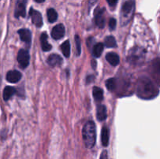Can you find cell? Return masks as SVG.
<instances>
[{"label":"cell","instance_id":"cell-1","mask_svg":"<svg viewBox=\"0 0 160 159\" xmlns=\"http://www.w3.org/2000/svg\"><path fill=\"white\" fill-rule=\"evenodd\" d=\"M137 94L142 99H152L159 94V89L148 77H141L138 83Z\"/></svg>","mask_w":160,"mask_h":159},{"label":"cell","instance_id":"cell-2","mask_svg":"<svg viewBox=\"0 0 160 159\" xmlns=\"http://www.w3.org/2000/svg\"><path fill=\"white\" fill-rule=\"evenodd\" d=\"M83 140L87 148H92L96 141V127L93 121H88L85 123L82 131Z\"/></svg>","mask_w":160,"mask_h":159},{"label":"cell","instance_id":"cell-3","mask_svg":"<svg viewBox=\"0 0 160 159\" xmlns=\"http://www.w3.org/2000/svg\"><path fill=\"white\" fill-rule=\"evenodd\" d=\"M134 9V2L133 0H128L126 2H124L122 6L121 9V18L122 20L124 19L128 20V22L131 19V15H132Z\"/></svg>","mask_w":160,"mask_h":159},{"label":"cell","instance_id":"cell-4","mask_svg":"<svg viewBox=\"0 0 160 159\" xmlns=\"http://www.w3.org/2000/svg\"><path fill=\"white\" fill-rule=\"evenodd\" d=\"M17 61L22 68L28 67L30 62V55L28 51L25 49H20L17 54Z\"/></svg>","mask_w":160,"mask_h":159},{"label":"cell","instance_id":"cell-5","mask_svg":"<svg viewBox=\"0 0 160 159\" xmlns=\"http://www.w3.org/2000/svg\"><path fill=\"white\" fill-rule=\"evenodd\" d=\"M26 6H27V0H17L16 3L15 12L14 15L15 17L19 18V17H25L26 16Z\"/></svg>","mask_w":160,"mask_h":159},{"label":"cell","instance_id":"cell-6","mask_svg":"<svg viewBox=\"0 0 160 159\" xmlns=\"http://www.w3.org/2000/svg\"><path fill=\"white\" fill-rule=\"evenodd\" d=\"M104 8H97L95 10V21L97 26L99 28H103L105 26L106 20L104 17Z\"/></svg>","mask_w":160,"mask_h":159},{"label":"cell","instance_id":"cell-7","mask_svg":"<svg viewBox=\"0 0 160 159\" xmlns=\"http://www.w3.org/2000/svg\"><path fill=\"white\" fill-rule=\"evenodd\" d=\"M29 14L31 16L33 23L37 27H42L43 25V20H42V16L41 12H39L38 10H35L33 8H31Z\"/></svg>","mask_w":160,"mask_h":159},{"label":"cell","instance_id":"cell-8","mask_svg":"<svg viewBox=\"0 0 160 159\" xmlns=\"http://www.w3.org/2000/svg\"><path fill=\"white\" fill-rule=\"evenodd\" d=\"M64 34H65V27L62 23L56 25L52 30L51 35L55 40H59L62 37H63Z\"/></svg>","mask_w":160,"mask_h":159},{"label":"cell","instance_id":"cell-9","mask_svg":"<svg viewBox=\"0 0 160 159\" xmlns=\"http://www.w3.org/2000/svg\"><path fill=\"white\" fill-rule=\"evenodd\" d=\"M152 74L160 86V58L153 60L152 63Z\"/></svg>","mask_w":160,"mask_h":159},{"label":"cell","instance_id":"cell-10","mask_svg":"<svg viewBox=\"0 0 160 159\" xmlns=\"http://www.w3.org/2000/svg\"><path fill=\"white\" fill-rule=\"evenodd\" d=\"M21 77L22 74L17 70H11V71L8 72L7 74H6L7 81H9V83H12V84H15V83L20 81Z\"/></svg>","mask_w":160,"mask_h":159},{"label":"cell","instance_id":"cell-11","mask_svg":"<svg viewBox=\"0 0 160 159\" xmlns=\"http://www.w3.org/2000/svg\"><path fill=\"white\" fill-rule=\"evenodd\" d=\"M47 62L52 67L59 66L62 63V59L57 54H52L47 59Z\"/></svg>","mask_w":160,"mask_h":159},{"label":"cell","instance_id":"cell-12","mask_svg":"<svg viewBox=\"0 0 160 159\" xmlns=\"http://www.w3.org/2000/svg\"><path fill=\"white\" fill-rule=\"evenodd\" d=\"M20 39L28 45H30L31 41V32L28 29H20L18 31Z\"/></svg>","mask_w":160,"mask_h":159},{"label":"cell","instance_id":"cell-13","mask_svg":"<svg viewBox=\"0 0 160 159\" xmlns=\"http://www.w3.org/2000/svg\"><path fill=\"white\" fill-rule=\"evenodd\" d=\"M106 59L109 62V63L112 65V66H117L120 63V57L115 52H109L106 55Z\"/></svg>","mask_w":160,"mask_h":159},{"label":"cell","instance_id":"cell-14","mask_svg":"<svg viewBox=\"0 0 160 159\" xmlns=\"http://www.w3.org/2000/svg\"><path fill=\"white\" fill-rule=\"evenodd\" d=\"M97 118L99 121H104L107 118V111H106V106L103 104H99L97 107V112H96Z\"/></svg>","mask_w":160,"mask_h":159},{"label":"cell","instance_id":"cell-15","mask_svg":"<svg viewBox=\"0 0 160 159\" xmlns=\"http://www.w3.org/2000/svg\"><path fill=\"white\" fill-rule=\"evenodd\" d=\"M41 45H42V49L44 51H48L52 49V45L48 42V36L46 33H43L41 35Z\"/></svg>","mask_w":160,"mask_h":159},{"label":"cell","instance_id":"cell-16","mask_svg":"<svg viewBox=\"0 0 160 159\" xmlns=\"http://www.w3.org/2000/svg\"><path fill=\"white\" fill-rule=\"evenodd\" d=\"M102 143L104 147H107L109 144V131L108 127L104 126L102 129Z\"/></svg>","mask_w":160,"mask_h":159},{"label":"cell","instance_id":"cell-17","mask_svg":"<svg viewBox=\"0 0 160 159\" xmlns=\"http://www.w3.org/2000/svg\"><path fill=\"white\" fill-rule=\"evenodd\" d=\"M16 93V89L14 87L7 86L4 88L3 90V99L5 101H8L12 96H13Z\"/></svg>","mask_w":160,"mask_h":159},{"label":"cell","instance_id":"cell-18","mask_svg":"<svg viewBox=\"0 0 160 159\" xmlns=\"http://www.w3.org/2000/svg\"><path fill=\"white\" fill-rule=\"evenodd\" d=\"M103 50H104V45L102 43L96 44V45H94L93 50H92L93 55L96 58L100 57L102 53L103 52Z\"/></svg>","mask_w":160,"mask_h":159},{"label":"cell","instance_id":"cell-19","mask_svg":"<svg viewBox=\"0 0 160 159\" xmlns=\"http://www.w3.org/2000/svg\"><path fill=\"white\" fill-rule=\"evenodd\" d=\"M93 97L96 101H102L103 100V90L99 87H95L92 90Z\"/></svg>","mask_w":160,"mask_h":159},{"label":"cell","instance_id":"cell-20","mask_svg":"<svg viewBox=\"0 0 160 159\" xmlns=\"http://www.w3.org/2000/svg\"><path fill=\"white\" fill-rule=\"evenodd\" d=\"M47 17H48V20L50 23H54V22H56L57 20V12L54 9H52V8L48 9L47 10Z\"/></svg>","mask_w":160,"mask_h":159},{"label":"cell","instance_id":"cell-21","mask_svg":"<svg viewBox=\"0 0 160 159\" xmlns=\"http://www.w3.org/2000/svg\"><path fill=\"white\" fill-rule=\"evenodd\" d=\"M61 49H62V54L64 55V56L67 58L70 57V43L68 40L64 41L62 43V45H61Z\"/></svg>","mask_w":160,"mask_h":159},{"label":"cell","instance_id":"cell-22","mask_svg":"<svg viewBox=\"0 0 160 159\" xmlns=\"http://www.w3.org/2000/svg\"><path fill=\"white\" fill-rule=\"evenodd\" d=\"M105 45L108 48H115L117 47V41L113 36H108L105 39Z\"/></svg>","mask_w":160,"mask_h":159},{"label":"cell","instance_id":"cell-23","mask_svg":"<svg viewBox=\"0 0 160 159\" xmlns=\"http://www.w3.org/2000/svg\"><path fill=\"white\" fill-rule=\"evenodd\" d=\"M106 87L109 90H114L117 87V81H116V79L114 78H109V80H107L106 82Z\"/></svg>","mask_w":160,"mask_h":159},{"label":"cell","instance_id":"cell-24","mask_svg":"<svg viewBox=\"0 0 160 159\" xmlns=\"http://www.w3.org/2000/svg\"><path fill=\"white\" fill-rule=\"evenodd\" d=\"M75 42H76V51L77 55L79 56L81 52V38L78 35L75 36Z\"/></svg>","mask_w":160,"mask_h":159},{"label":"cell","instance_id":"cell-25","mask_svg":"<svg viewBox=\"0 0 160 159\" xmlns=\"http://www.w3.org/2000/svg\"><path fill=\"white\" fill-rule=\"evenodd\" d=\"M109 28H110V30L115 29L116 26H117V20L114 18H111L109 22Z\"/></svg>","mask_w":160,"mask_h":159},{"label":"cell","instance_id":"cell-26","mask_svg":"<svg viewBox=\"0 0 160 159\" xmlns=\"http://www.w3.org/2000/svg\"><path fill=\"white\" fill-rule=\"evenodd\" d=\"M106 1H107L108 4L110 6H115L117 5L118 0H106Z\"/></svg>","mask_w":160,"mask_h":159},{"label":"cell","instance_id":"cell-27","mask_svg":"<svg viewBox=\"0 0 160 159\" xmlns=\"http://www.w3.org/2000/svg\"><path fill=\"white\" fill-rule=\"evenodd\" d=\"M100 159H108V154L106 151H103L102 152L101 156H100Z\"/></svg>","mask_w":160,"mask_h":159},{"label":"cell","instance_id":"cell-28","mask_svg":"<svg viewBox=\"0 0 160 159\" xmlns=\"http://www.w3.org/2000/svg\"><path fill=\"white\" fill-rule=\"evenodd\" d=\"M94 78H95V77H94L93 75H90V76H88L87 77V80H86V81H87L88 84H90L91 82H92V81L94 80Z\"/></svg>","mask_w":160,"mask_h":159},{"label":"cell","instance_id":"cell-29","mask_svg":"<svg viewBox=\"0 0 160 159\" xmlns=\"http://www.w3.org/2000/svg\"><path fill=\"white\" fill-rule=\"evenodd\" d=\"M98 2V0H88V5H89V8L92 7V6L95 4V3Z\"/></svg>","mask_w":160,"mask_h":159},{"label":"cell","instance_id":"cell-30","mask_svg":"<svg viewBox=\"0 0 160 159\" xmlns=\"http://www.w3.org/2000/svg\"><path fill=\"white\" fill-rule=\"evenodd\" d=\"M92 67H93L94 69H95V67H96V65H97L96 61H95V60H92Z\"/></svg>","mask_w":160,"mask_h":159},{"label":"cell","instance_id":"cell-31","mask_svg":"<svg viewBox=\"0 0 160 159\" xmlns=\"http://www.w3.org/2000/svg\"><path fill=\"white\" fill-rule=\"evenodd\" d=\"M34 1H35L36 2H38V3H42V2H44L45 0H34Z\"/></svg>","mask_w":160,"mask_h":159}]
</instances>
